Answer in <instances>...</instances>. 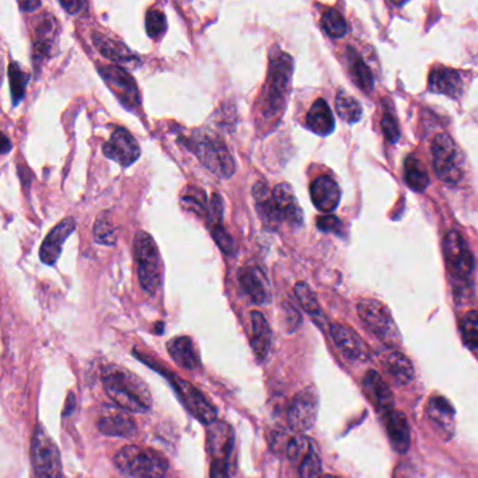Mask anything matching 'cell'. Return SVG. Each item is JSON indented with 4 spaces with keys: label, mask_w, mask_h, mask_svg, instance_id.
I'll return each instance as SVG.
<instances>
[{
    "label": "cell",
    "mask_w": 478,
    "mask_h": 478,
    "mask_svg": "<svg viewBox=\"0 0 478 478\" xmlns=\"http://www.w3.org/2000/svg\"><path fill=\"white\" fill-rule=\"evenodd\" d=\"M134 253L138 264L139 283L149 294H156L160 286L159 250L154 237L146 232H138L134 240Z\"/></svg>",
    "instance_id": "obj_6"
},
{
    "label": "cell",
    "mask_w": 478,
    "mask_h": 478,
    "mask_svg": "<svg viewBox=\"0 0 478 478\" xmlns=\"http://www.w3.org/2000/svg\"><path fill=\"white\" fill-rule=\"evenodd\" d=\"M316 442L313 441L312 438L304 435H296L294 438H292L288 443L289 460H291L294 466L299 467L302 462H304L313 451H316Z\"/></svg>",
    "instance_id": "obj_36"
},
{
    "label": "cell",
    "mask_w": 478,
    "mask_h": 478,
    "mask_svg": "<svg viewBox=\"0 0 478 478\" xmlns=\"http://www.w3.org/2000/svg\"><path fill=\"white\" fill-rule=\"evenodd\" d=\"M193 151L206 169L222 178H230L236 172L234 157L227 151L226 144L209 132H195L193 138Z\"/></svg>",
    "instance_id": "obj_5"
},
{
    "label": "cell",
    "mask_w": 478,
    "mask_h": 478,
    "mask_svg": "<svg viewBox=\"0 0 478 478\" xmlns=\"http://www.w3.org/2000/svg\"><path fill=\"white\" fill-rule=\"evenodd\" d=\"M386 430L392 446L399 453H407L411 444V431L407 417L400 411H390L386 415Z\"/></svg>",
    "instance_id": "obj_21"
},
{
    "label": "cell",
    "mask_w": 478,
    "mask_h": 478,
    "mask_svg": "<svg viewBox=\"0 0 478 478\" xmlns=\"http://www.w3.org/2000/svg\"><path fill=\"white\" fill-rule=\"evenodd\" d=\"M428 415L439 425L441 430L451 433L453 430L454 410L451 403L443 397H433L428 405Z\"/></svg>",
    "instance_id": "obj_32"
},
{
    "label": "cell",
    "mask_w": 478,
    "mask_h": 478,
    "mask_svg": "<svg viewBox=\"0 0 478 478\" xmlns=\"http://www.w3.org/2000/svg\"><path fill=\"white\" fill-rule=\"evenodd\" d=\"M212 237L215 240L216 244L219 245V249L224 253V254L234 255L236 253V244L234 240L230 236L229 232L224 229L222 224L214 226L212 229Z\"/></svg>",
    "instance_id": "obj_44"
},
{
    "label": "cell",
    "mask_w": 478,
    "mask_h": 478,
    "mask_svg": "<svg viewBox=\"0 0 478 478\" xmlns=\"http://www.w3.org/2000/svg\"><path fill=\"white\" fill-rule=\"evenodd\" d=\"M335 108L338 115L348 124L358 123L362 118V107L353 95L341 90L335 98Z\"/></svg>",
    "instance_id": "obj_35"
},
{
    "label": "cell",
    "mask_w": 478,
    "mask_h": 478,
    "mask_svg": "<svg viewBox=\"0 0 478 478\" xmlns=\"http://www.w3.org/2000/svg\"><path fill=\"white\" fill-rule=\"evenodd\" d=\"M273 198L283 221L288 222L294 227H301L304 224V209L299 205L298 198L294 195L291 185L286 183L276 184L273 190Z\"/></svg>",
    "instance_id": "obj_18"
},
{
    "label": "cell",
    "mask_w": 478,
    "mask_h": 478,
    "mask_svg": "<svg viewBox=\"0 0 478 478\" xmlns=\"http://www.w3.org/2000/svg\"><path fill=\"white\" fill-rule=\"evenodd\" d=\"M31 462L35 478H62L61 453L43 425L35 426L31 443Z\"/></svg>",
    "instance_id": "obj_7"
},
{
    "label": "cell",
    "mask_w": 478,
    "mask_h": 478,
    "mask_svg": "<svg viewBox=\"0 0 478 478\" xmlns=\"http://www.w3.org/2000/svg\"><path fill=\"white\" fill-rule=\"evenodd\" d=\"M93 44L105 58L117 62V64H129V62H134L136 59L135 54L132 53L128 46L118 43V41L111 40L105 35H98V33L93 35Z\"/></svg>",
    "instance_id": "obj_27"
},
{
    "label": "cell",
    "mask_w": 478,
    "mask_h": 478,
    "mask_svg": "<svg viewBox=\"0 0 478 478\" xmlns=\"http://www.w3.org/2000/svg\"><path fill=\"white\" fill-rule=\"evenodd\" d=\"M313 204L319 211L330 214L337 208L341 200L340 185L328 175H320L310 187Z\"/></svg>",
    "instance_id": "obj_19"
},
{
    "label": "cell",
    "mask_w": 478,
    "mask_h": 478,
    "mask_svg": "<svg viewBox=\"0 0 478 478\" xmlns=\"http://www.w3.org/2000/svg\"><path fill=\"white\" fill-rule=\"evenodd\" d=\"M170 356L177 365L183 366L188 371H195L200 368V356L196 354L193 340L190 337H175L167 344Z\"/></svg>",
    "instance_id": "obj_26"
},
{
    "label": "cell",
    "mask_w": 478,
    "mask_h": 478,
    "mask_svg": "<svg viewBox=\"0 0 478 478\" xmlns=\"http://www.w3.org/2000/svg\"><path fill=\"white\" fill-rule=\"evenodd\" d=\"M240 285L249 296L250 301L255 304H270L271 286L267 274L261 267L243 268L239 275Z\"/></svg>",
    "instance_id": "obj_17"
},
{
    "label": "cell",
    "mask_w": 478,
    "mask_h": 478,
    "mask_svg": "<svg viewBox=\"0 0 478 478\" xmlns=\"http://www.w3.org/2000/svg\"><path fill=\"white\" fill-rule=\"evenodd\" d=\"M75 230H76V221L74 218H65L64 221L59 222L41 244V261L46 265H54L61 257L62 245Z\"/></svg>",
    "instance_id": "obj_16"
},
{
    "label": "cell",
    "mask_w": 478,
    "mask_h": 478,
    "mask_svg": "<svg viewBox=\"0 0 478 478\" xmlns=\"http://www.w3.org/2000/svg\"><path fill=\"white\" fill-rule=\"evenodd\" d=\"M443 253L452 276L457 281H466L474 270V257L463 237L457 232H449L444 237Z\"/></svg>",
    "instance_id": "obj_13"
},
{
    "label": "cell",
    "mask_w": 478,
    "mask_h": 478,
    "mask_svg": "<svg viewBox=\"0 0 478 478\" xmlns=\"http://www.w3.org/2000/svg\"><path fill=\"white\" fill-rule=\"evenodd\" d=\"M306 123L310 131L320 136L330 135L335 129L334 115H333L332 108L323 98H319V100L313 103L312 108L307 114Z\"/></svg>",
    "instance_id": "obj_24"
},
{
    "label": "cell",
    "mask_w": 478,
    "mask_h": 478,
    "mask_svg": "<svg viewBox=\"0 0 478 478\" xmlns=\"http://www.w3.org/2000/svg\"><path fill=\"white\" fill-rule=\"evenodd\" d=\"M61 6L68 10L71 15H76L85 6L84 2H61Z\"/></svg>",
    "instance_id": "obj_48"
},
{
    "label": "cell",
    "mask_w": 478,
    "mask_h": 478,
    "mask_svg": "<svg viewBox=\"0 0 478 478\" xmlns=\"http://www.w3.org/2000/svg\"><path fill=\"white\" fill-rule=\"evenodd\" d=\"M10 89H12L13 105H17L25 97V86H27L30 75L20 68L17 62L9 65Z\"/></svg>",
    "instance_id": "obj_37"
},
{
    "label": "cell",
    "mask_w": 478,
    "mask_h": 478,
    "mask_svg": "<svg viewBox=\"0 0 478 478\" xmlns=\"http://www.w3.org/2000/svg\"><path fill=\"white\" fill-rule=\"evenodd\" d=\"M98 430L107 436L131 438L136 433V425L131 418L123 414H110L98 421Z\"/></svg>",
    "instance_id": "obj_28"
},
{
    "label": "cell",
    "mask_w": 478,
    "mask_h": 478,
    "mask_svg": "<svg viewBox=\"0 0 478 478\" xmlns=\"http://www.w3.org/2000/svg\"><path fill=\"white\" fill-rule=\"evenodd\" d=\"M114 463L126 478H164L169 470L167 460L159 452L136 444L121 449Z\"/></svg>",
    "instance_id": "obj_3"
},
{
    "label": "cell",
    "mask_w": 478,
    "mask_h": 478,
    "mask_svg": "<svg viewBox=\"0 0 478 478\" xmlns=\"http://www.w3.org/2000/svg\"><path fill=\"white\" fill-rule=\"evenodd\" d=\"M428 89L433 93L459 97L463 90V79L459 72L451 68H436L431 72Z\"/></svg>",
    "instance_id": "obj_20"
},
{
    "label": "cell",
    "mask_w": 478,
    "mask_h": 478,
    "mask_svg": "<svg viewBox=\"0 0 478 478\" xmlns=\"http://www.w3.org/2000/svg\"><path fill=\"white\" fill-rule=\"evenodd\" d=\"M273 343V333L267 319L261 312H252V348L255 358L263 362L267 359Z\"/></svg>",
    "instance_id": "obj_22"
},
{
    "label": "cell",
    "mask_w": 478,
    "mask_h": 478,
    "mask_svg": "<svg viewBox=\"0 0 478 478\" xmlns=\"http://www.w3.org/2000/svg\"><path fill=\"white\" fill-rule=\"evenodd\" d=\"M382 129H383L384 136L387 141L395 144L400 139V129L399 124L393 117L392 113L384 111L383 117H382Z\"/></svg>",
    "instance_id": "obj_45"
},
{
    "label": "cell",
    "mask_w": 478,
    "mask_h": 478,
    "mask_svg": "<svg viewBox=\"0 0 478 478\" xmlns=\"http://www.w3.org/2000/svg\"><path fill=\"white\" fill-rule=\"evenodd\" d=\"M386 371L393 381L400 386H405L414 379L415 369L413 362L402 353L390 354L386 358Z\"/></svg>",
    "instance_id": "obj_29"
},
{
    "label": "cell",
    "mask_w": 478,
    "mask_h": 478,
    "mask_svg": "<svg viewBox=\"0 0 478 478\" xmlns=\"http://www.w3.org/2000/svg\"><path fill=\"white\" fill-rule=\"evenodd\" d=\"M404 180L411 190L423 193L430 185V175L423 163L414 154H411L404 163Z\"/></svg>",
    "instance_id": "obj_30"
},
{
    "label": "cell",
    "mask_w": 478,
    "mask_h": 478,
    "mask_svg": "<svg viewBox=\"0 0 478 478\" xmlns=\"http://www.w3.org/2000/svg\"><path fill=\"white\" fill-rule=\"evenodd\" d=\"M330 334H332L335 347L351 361H366L371 355L368 344L348 325L333 324L330 327Z\"/></svg>",
    "instance_id": "obj_15"
},
{
    "label": "cell",
    "mask_w": 478,
    "mask_h": 478,
    "mask_svg": "<svg viewBox=\"0 0 478 478\" xmlns=\"http://www.w3.org/2000/svg\"><path fill=\"white\" fill-rule=\"evenodd\" d=\"M167 30V19L162 10L152 7L146 15V31L151 38L164 35Z\"/></svg>",
    "instance_id": "obj_41"
},
{
    "label": "cell",
    "mask_w": 478,
    "mask_h": 478,
    "mask_svg": "<svg viewBox=\"0 0 478 478\" xmlns=\"http://www.w3.org/2000/svg\"><path fill=\"white\" fill-rule=\"evenodd\" d=\"M317 227H319V230H322V232H324V234H340L343 224H341L340 219L335 218L334 215H324L317 219Z\"/></svg>",
    "instance_id": "obj_47"
},
{
    "label": "cell",
    "mask_w": 478,
    "mask_h": 478,
    "mask_svg": "<svg viewBox=\"0 0 478 478\" xmlns=\"http://www.w3.org/2000/svg\"><path fill=\"white\" fill-rule=\"evenodd\" d=\"M103 386L115 404L131 413H146L152 408V394L141 377L118 365H107L102 372Z\"/></svg>",
    "instance_id": "obj_1"
},
{
    "label": "cell",
    "mask_w": 478,
    "mask_h": 478,
    "mask_svg": "<svg viewBox=\"0 0 478 478\" xmlns=\"http://www.w3.org/2000/svg\"><path fill=\"white\" fill-rule=\"evenodd\" d=\"M209 224L212 226H218L224 219V201H222L219 194H214L209 203L208 209Z\"/></svg>",
    "instance_id": "obj_46"
},
{
    "label": "cell",
    "mask_w": 478,
    "mask_h": 478,
    "mask_svg": "<svg viewBox=\"0 0 478 478\" xmlns=\"http://www.w3.org/2000/svg\"><path fill=\"white\" fill-rule=\"evenodd\" d=\"M358 314L369 332L384 345L395 348L402 344L399 327L386 304L376 299H361L358 304Z\"/></svg>",
    "instance_id": "obj_4"
},
{
    "label": "cell",
    "mask_w": 478,
    "mask_h": 478,
    "mask_svg": "<svg viewBox=\"0 0 478 478\" xmlns=\"http://www.w3.org/2000/svg\"><path fill=\"white\" fill-rule=\"evenodd\" d=\"M292 74H294V59L285 53H279L271 59L267 85L264 87L260 98V114L265 123L283 115L291 92Z\"/></svg>",
    "instance_id": "obj_2"
},
{
    "label": "cell",
    "mask_w": 478,
    "mask_h": 478,
    "mask_svg": "<svg viewBox=\"0 0 478 478\" xmlns=\"http://www.w3.org/2000/svg\"><path fill=\"white\" fill-rule=\"evenodd\" d=\"M12 149L9 138L6 135L2 136V154H6Z\"/></svg>",
    "instance_id": "obj_50"
},
{
    "label": "cell",
    "mask_w": 478,
    "mask_h": 478,
    "mask_svg": "<svg viewBox=\"0 0 478 478\" xmlns=\"http://www.w3.org/2000/svg\"><path fill=\"white\" fill-rule=\"evenodd\" d=\"M167 379L180 397V402L194 418L206 423V425L215 423L216 418H218L216 408L206 400L205 395L200 390L188 383L184 379L175 376V374H167Z\"/></svg>",
    "instance_id": "obj_10"
},
{
    "label": "cell",
    "mask_w": 478,
    "mask_h": 478,
    "mask_svg": "<svg viewBox=\"0 0 478 478\" xmlns=\"http://www.w3.org/2000/svg\"><path fill=\"white\" fill-rule=\"evenodd\" d=\"M183 203L190 206L191 211L198 212L200 215L208 214L209 204L206 203V195L204 190L200 188H191L188 193L183 196Z\"/></svg>",
    "instance_id": "obj_43"
},
{
    "label": "cell",
    "mask_w": 478,
    "mask_h": 478,
    "mask_svg": "<svg viewBox=\"0 0 478 478\" xmlns=\"http://www.w3.org/2000/svg\"><path fill=\"white\" fill-rule=\"evenodd\" d=\"M298 469L299 478H322V459L319 451H313Z\"/></svg>",
    "instance_id": "obj_42"
},
{
    "label": "cell",
    "mask_w": 478,
    "mask_h": 478,
    "mask_svg": "<svg viewBox=\"0 0 478 478\" xmlns=\"http://www.w3.org/2000/svg\"><path fill=\"white\" fill-rule=\"evenodd\" d=\"M294 294H296V298L301 302L304 312H306L317 324L323 327V324L325 323L324 313H323L316 294L312 291V288H310L307 284L298 283L296 286H294Z\"/></svg>",
    "instance_id": "obj_33"
},
{
    "label": "cell",
    "mask_w": 478,
    "mask_h": 478,
    "mask_svg": "<svg viewBox=\"0 0 478 478\" xmlns=\"http://www.w3.org/2000/svg\"><path fill=\"white\" fill-rule=\"evenodd\" d=\"M41 6V2H35V0H25V2H20V7L25 12H35V9Z\"/></svg>",
    "instance_id": "obj_49"
},
{
    "label": "cell",
    "mask_w": 478,
    "mask_h": 478,
    "mask_svg": "<svg viewBox=\"0 0 478 478\" xmlns=\"http://www.w3.org/2000/svg\"><path fill=\"white\" fill-rule=\"evenodd\" d=\"M253 196H254L255 206H257L261 221L270 229H275L276 224L283 221V218L279 215L278 209H276L275 203H274L273 194L270 195L267 184L258 181L257 184L253 188Z\"/></svg>",
    "instance_id": "obj_25"
},
{
    "label": "cell",
    "mask_w": 478,
    "mask_h": 478,
    "mask_svg": "<svg viewBox=\"0 0 478 478\" xmlns=\"http://www.w3.org/2000/svg\"><path fill=\"white\" fill-rule=\"evenodd\" d=\"M433 169L444 184H456L463 177V160L453 139L439 134L433 142Z\"/></svg>",
    "instance_id": "obj_9"
},
{
    "label": "cell",
    "mask_w": 478,
    "mask_h": 478,
    "mask_svg": "<svg viewBox=\"0 0 478 478\" xmlns=\"http://www.w3.org/2000/svg\"><path fill=\"white\" fill-rule=\"evenodd\" d=\"M93 234H95V242L100 243V244H117L115 226H114L113 221L107 215L98 216Z\"/></svg>",
    "instance_id": "obj_39"
},
{
    "label": "cell",
    "mask_w": 478,
    "mask_h": 478,
    "mask_svg": "<svg viewBox=\"0 0 478 478\" xmlns=\"http://www.w3.org/2000/svg\"><path fill=\"white\" fill-rule=\"evenodd\" d=\"M322 27L332 38H343L348 33V25L344 15L334 9L328 10L323 15Z\"/></svg>",
    "instance_id": "obj_38"
},
{
    "label": "cell",
    "mask_w": 478,
    "mask_h": 478,
    "mask_svg": "<svg viewBox=\"0 0 478 478\" xmlns=\"http://www.w3.org/2000/svg\"><path fill=\"white\" fill-rule=\"evenodd\" d=\"M363 384H365L366 393L372 402L379 410L384 411L386 414L394 410V397H393L392 390L389 389L381 374L376 371H368Z\"/></svg>",
    "instance_id": "obj_23"
},
{
    "label": "cell",
    "mask_w": 478,
    "mask_h": 478,
    "mask_svg": "<svg viewBox=\"0 0 478 478\" xmlns=\"http://www.w3.org/2000/svg\"><path fill=\"white\" fill-rule=\"evenodd\" d=\"M322 478H340V477H335V475H323Z\"/></svg>",
    "instance_id": "obj_51"
},
{
    "label": "cell",
    "mask_w": 478,
    "mask_h": 478,
    "mask_svg": "<svg viewBox=\"0 0 478 478\" xmlns=\"http://www.w3.org/2000/svg\"><path fill=\"white\" fill-rule=\"evenodd\" d=\"M234 430L222 421L208 425V452L212 457L211 478H230V457L234 453Z\"/></svg>",
    "instance_id": "obj_8"
},
{
    "label": "cell",
    "mask_w": 478,
    "mask_h": 478,
    "mask_svg": "<svg viewBox=\"0 0 478 478\" xmlns=\"http://www.w3.org/2000/svg\"><path fill=\"white\" fill-rule=\"evenodd\" d=\"M460 332L464 344L470 348H478V310L466 313L460 322Z\"/></svg>",
    "instance_id": "obj_40"
},
{
    "label": "cell",
    "mask_w": 478,
    "mask_h": 478,
    "mask_svg": "<svg viewBox=\"0 0 478 478\" xmlns=\"http://www.w3.org/2000/svg\"><path fill=\"white\" fill-rule=\"evenodd\" d=\"M105 157L117 162L123 167H129L141 156V147L126 128H117L113 132L105 146Z\"/></svg>",
    "instance_id": "obj_14"
},
{
    "label": "cell",
    "mask_w": 478,
    "mask_h": 478,
    "mask_svg": "<svg viewBox=\"0 0 478 478\" xmlns=\"http://www.w3.org/2000/svg\"><path fill=\"white\" fill-rule=\"evenodd\" d=\"M56 23L58 22L51 15H45L43 23L35 30V58H45L51 54V48L56 38Z\"/></svg>",
    "instance_id": "obj_31"
},
{
    "label": "cell",
    "mask_w": 478,
    "mask_h": 478,
    "mask_svg": "<svg viewBox=\"0 0 478 478\" xmlns=\"http://www.w3.org/2000/svg\"><path fill=\"white\" fill-rule=\"evenodd\" d=\"M319 414V394L314 387H306L294 395L288 411V423L294 433H306Z\"/></svg>",
    "instance_id": "obj_12"
},
{
    "label": "cell",
    "mask_w": 478,
    "mask_h": 478,
    "mask_svg": "<svg viewBox=\"0 0 478 478\" xmlns=\"http://www.w3.org/2000/svg\"><path fill=\"white\" fill-rule=\"evenodd\" d=\"M105 85L110 87L114 95L120 100L121 105L128 110H136L141 105V95H139L138 85L125 69L117 65H108L98 69Z\"/></svg>",
    "instance_id": "obj_11"
},
{
    "label": "cell",
    "mask_w": 478,
    "mask_h": 478,
    "mask_svg": "<svg viewBox=\"0 0 478 478\" xmlns=\"http://www.w3.org/2000/svg\"><path fill=\"white\" fill-rule=\"evenodd\" d=\"M348 54H350L348 58H350L351 74H353L355 84L363 92L371 93L374 86L373 75H372L371 69L366 66L365 62L359 58L358 54L353 48L348 49Z\"/></svg>",
    "instance_id": "obj_34"
}]
</instances>
